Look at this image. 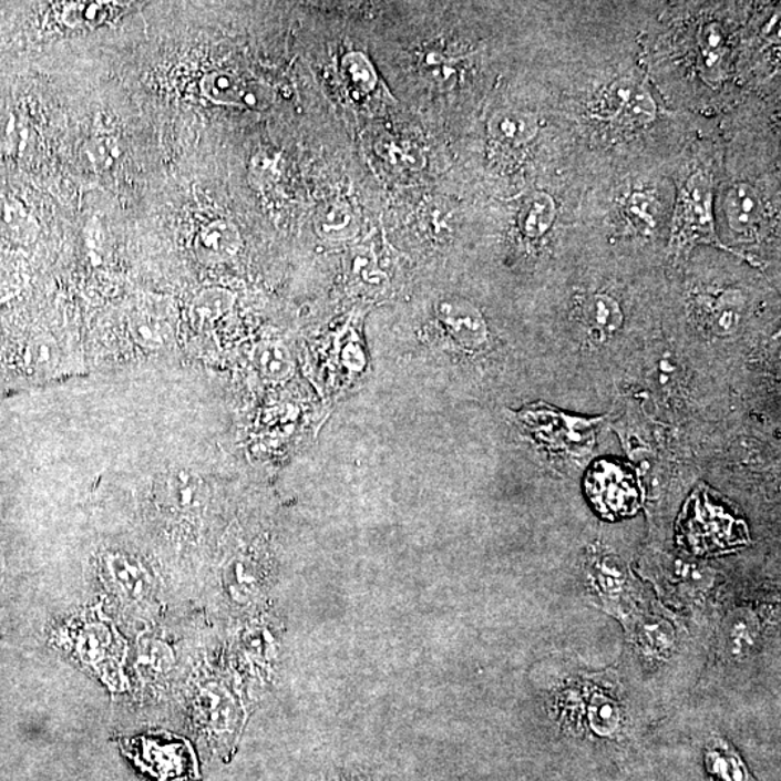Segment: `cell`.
<instances>
[{
  "instance_id": "cell-1",
  "label": "cell",
  "mask_w": 781,
  "mask_h": 781,
  "mask_svg": "<svg viewBox=\"0 0 781 781\" xmlns=\"http://www.w3.org/2000/svg\"><path fill=\"white\" fill-rule=\"evenodd\" d=\"M699 244L718 246L719 249L729 250L737 257L751 259L719 240L715 230L712 182L702 173L690 175L681 187L671 227L670 249L680 253Z\"/></svg>"
},
{
  "instance_id": "cell-2",
  "label": "cell",
  "mask_w": 781,
  "mask_h": 781,
  "mask_svg": "<svg viewBox=\"0 0 781 781\" xmlns=\"http://www.w3.org/2000/svg\"><path fill=\"white\" fill-rule=\"evenodd\" d=\"M681 538L696 553L722 552L747 539L742 521L733 518L707 494H696L686 506Z\"/></svg>"
},
{
  "instance_id": "cell-3",
  "label": "cell",
  "mask_w": 781,
  "mask_h": 781,
  "mask_svg": "<svg viewBox=\"0 0 781 781\" xmlns=\"http://www.w3.org/2000/svg\"><path fill=\"white\" fill-rule=\"evenodd\" d=\"M589 501L604 517L633 515L641 504V487L636 471L621 462H595L586 475Z\"/></svg>"
},
{
  "instance_id": "cell-4",
  "label": "cell",
  "mask_w": 781,
  "mask_h": 781,
  "mask_svg": "<svg viewBox=\"0 0 781 781\" xmlns=\"http://www.w3.org/2000/svg\"><path fill=\"white\" fill-rule=\"evenodd\" d=\"M435 316L448 333L461 347L477 349L487 340V326L480 309L463 298H443L435 306Z\"/></svg>"
},
{
  "instance_id": "cell-5",
  "label": "cell",
  "mask_w": 781,
  "mask_h": 781,
  "mask_svg": "<svg viewBox=\"0 0 781 781\" xmlns=\"http://www.w3.org/2000/svg\"><path fill=\"white\" fill-rule=\"evenodd\" d=\"M586 695L563 698L569 702L579 705V713L586 717L590 731L596 737L614 738L623 732L625 727V711L618 698H615L608 690L598 685H585Z\"/></svg>"
},
{
  "instance_id": "cell-6",
  "label": "cell",
  "mask_w": 781,
  "mask_h": 781,
  "mask_svg": "<svg viewBox=\"0 0 781 781\" xmlns=\"http://www.w3.org/2000/svg\"><path fill=\"white\" fill-rule=\"evenodd\" d=\"M106 575L111 588L126 603H145L153 595V575L140 558L112 553L106 557Z\"/></svg>"
},
{
  "instance_id": "cell-7",
  "label": "cell",
  "mask_w": 781,
  "mask_h": 781,
  "mask_svg": "<svg viewBox=\"0 0 781 781\" xmlns=\"http://www.w3.org/2000/svg\"><path fill=\"white\" fill-rule=\"evenodd\" d=\"M163 503L175 514H196L206 504V486L202 477L188 467L169 471L161 482Z\"/></svg>"
},
{
  "instance_id": "cell-8",
  "label": "cell",
  "mask_w": 781,
  "mask_h": 781,
  "mask_svg": "<svg viewBox=\"0 0 781 781\" xmlns=\"http://www.w3.org/2000/svg\"><path fill=\"white\" fill-rule=\"evenodd\" d=\"M723 212L729 227L736 234L752 238L763 224V203L750 184L738 183L729 188L723 198Z\"/></svg>"
},
{
  "instance_id": "cell-9",
  "label": "cell",
  "mask_w": 781,
  "mask_h": 781,
  "mask_svg": "<svg viewBox=\"0 0 781 781\" xmlns=\"http://www.w3.org/2000/svg\"><path fill=\"white\" fill-rule=\"evenodd\" d=\"M588 579L592 590L604 603L617 605L627 589L628 573L624 563L613 553L598 551L589 556Z\"/></svg>"
},
{
  "instance_id": "cell-10",
  "label": "cell",
  "mask_w": 781,
  "mask_h": 781,
  "mask_svg": "<svg viewBox=\"0 0 781 781\" xmlns=\"http://www.w3.org/2000/svg\"><path fill=\"white\" fill-rule=\"evenodd\" d=\"M760 640V621L751 610L729 614L721 631V647L732 660H744L756 650Z\"/></svg>"
},
{
  "instance_id": "cell-11",
  "label": "cell",
  "mask_w": 781,
  "mask_h": 781,
  "mask_svg": "<svg viewBox=\"0 0 781 781\" xmlns=\"http://www.w3.org/2000/svg\"><path fill=\"white\" fill-rule=\"evenodd\" d=\"M487 131L492 138L504 145L528 144L538 134V120L533 112L523 109H501L491 116Z\"/></svg>"
},
{
  "instance_id": "cell-12",
  "label": "cell",
  "mask_w": 781,
  "mask_h": 781,
  "mask_svg": "<svg viewBox=\"0 0 781 781\" xmlns=\"http://www.w3.org/2000/svg\"><path fill=\"white\" fill-rule=\"evenodd\" d=\"M705 767L709 781H754L740 752L722 737H713L705 747Z\"/></svg>"
},
{
  "instance_id": "cell-13",
  "label": "cell",
  "mask_w": 781,
  "mask_h": 781,
  "mask_svg": "<svg viewBox=\"0 0 781 781\" xmlns=\"http://www.w3.org/2000/svg\"><path fill=\"white\" fill-rule=\"evenodd\" d=\"M243 245L238 227L230 222L216 220L203 227L196 240L197 257L203 263L217 264L235 257Z\"/></svg>"
},
{
  "instance_id": "cell-14",
  "label": "cell",
  "mask_w": 781,
  "mask_h": 781,
  "mask_svg": "<svg viewBox=\"0 0 781 781\" xmlns=\"http://www.w3.org/2000/svg\"><path fill=\"white\" fill-rule=\"evenodd\" d=\"M315 230L329 243H347L359 232V219L352 206L345 201H331L317 208Z\"/></svg>"
},
{
  "instance_id": "cell-15",
  "label": "cell",
  "mask_w": 781,
  "mask_h": 781,
  "mask_svg": "<svg viewBox=\"0 0 781 781\" xmlns=\"http://www.w3.org/2000/svg\"><path fill=\"white\" fill-rule=\"evenodd\" d=\"M202 89L206 96L216 103L246 107H255L260 103L259 88H254L229 71L207 74L203 79Z\"/></svg>"
},
{
  "instance_id": "cell-16",
  "label": "cell",
  "mask_w": 781,
  "mask_h": 781,
  "mask_svg": "<svg viewBox=\"0 0 781 781\" xmlns=\"http://www.w3.org/2000/svg\"><path fill=\"white\" fill-rule=\"evenodd\" d=\"M580 317L592 338L604 342L617 333L624 323L621 307L615 298L607 295H594L580 306Z\"/></svg>"
},
{
  "instance_id": "cell-17",
  "label": "cell",
  "mask_w": 781,
  "mask_h": 781,
  "mask_svg": "<svg viewBox=\"0 0 781 781\" xmlns=\"http://www.w3.org/2000/svg\"><path fill=\"white\" fill-rule=\"evenodd\" d=\"M634 638L643 655L650 660L667 659L676 646L674 625L659 615L648 614L638 619Z\"/></svg>"
},
{
  "instance_id": "cell-18",
  "label": "cell",
  "mask_w": 781,
  "mask_h": 781,
  "mask_svg": "<svg viewBox=\"0 0 781 781\" xmlns=\"http://www.w3.org/2000/svg\"><path fill=\"white\" fill-rule=\"evenodd\" d=\"M744 298L741 292L729 290L712 301L707 312V326L711 333L729 336L740 328Z\"/></svg>"
},
{
  "instance_id": "cell-19",
  "label": "cell",
  "mask_w": 781,
  "mask_h": 781,
  "mask_svg": "<svg viewBox=\"0 0 781 781\" xmlns=\"http://www.w3.org/2000/svg\"><path fill=\"white\" fill-rule=\"evenodd\" d=\"M556 217V205L551 194L537 192L525 202L521 213V229L530 239L542 238L551 229Z\"/></svg>"
},
{
  "instance_id": "cell-20",
  "label": "cell",
  "mask_w": 781,
  "mask_h": 781,
  "mask_svg": "<svg viewBox=\"0 0 781 781\" xmlns=\"http://www.w3.org/2000/svg\"><path fill=\"white\" fill-rule=\"evenodd\" d=\"M254 362L260 376L269 381L287 380L291 376L292 368H295L290 352L277 343L260 345L255 350Z\"/></svg>"
},
{
  "instance_id": "cell-21",
  "label": "cell",
  "mask_w": 781,
  "mask_h": 781,
  "mask_svg": "<svg viewBox=\"0 0 781 781\" xmlns=\"http://www.w3.org/2000/svg\"><path fill=\"white\" fill-rule=\"evenodd\" d=\"M349 278L362 290L381 291L387 286V277L377 267L376 258L368 249L358 248L348 259Z\"/></svg>"
},
{
  "instance_id": "cell-22",
  "label": "cell",
  "mask_w": 781,
  "mask_h": 781,
  "mask_svg": "<svg viewBox=\"0 0 781 781\" xmlns=\"http://www.w3.org/2000/svg\"><path fill=\"white\" fill-rule=\"evenodd\" d=\"M112 646V637H109L107 629L102 625H88L78 629L75 650L82 660L92 667L101 665L106 659V652H111Z\"/></svg>"
},
{
  "instance_id": "cell-23",
  "label": "cell",
  "mask_w": 781,
  "mask_h": 781,
  "mask_svg": "<svg viewBox=\"0 0 781 781\" xmlns=\"http://www.w3.org/2000/svg\"><path fill=\"white\" fill-rule=\"evenodd\" d=\"M638 84L640 83L629 79H621L609 84L600 94L598 103H596V115L605 121H617L624 107L627 106L629 99L636 92Z\"/></svg>"
},
{
  "instance_id": "cell-24",
  "label": "cell",
  "mask_w": 781,
  "mask_h": 781,
  "mask_svg": "<svg viewBox=\"0 0 781 781\" xmlns=\"http://www.w3.org/2000/svg\"><path fill=\"white\" fill-rule=\"evenodd\" d=\"M342 70L343 78L347 79L349 86L359 90V92H371L376 88V70H373L371 61L362 52H349V54L345 55Z\"/></svg>"
},
{
  "instance_id": "cell-25",
  "label": "cell",
  "mask_w": 781,
  "mask_h": 781,
  "mask_svg": "<svg viewBox=\"0 0 781 781\" xmlns=\"http://www.w3.org/2000/svg\"><path fill=\"white\" fill-rule=\"evenodd\" d=\"M657 106L655 99L651 97L650 92L644 86V84H638L636 92H634L633 97L629 99L627 106L624 107L621 115H619L617 122H621L623 125H647L656 120Z\"/></svg>"
},
{
  "instance_id": "cell-26",
  "label": "cell",
  "mask_w": 781,
  "mask_h": 781,
  "mask_svg": "<svg viewBox=\"0 0 781 781\" xmlns=\"http://www.w3.org/2000/svg\"><path fill=\"white\" fill-rule=\"evenodd\" d=\"M234 295L224 288H210L196 298L193 310L198 320L213 321L226 315L234 306Z\"/></svg>"
},
{
  "instance_id": "cell-27",
  "label": "cell",
  "mask_w": 781,
  "mask_h": 781,
  "mask_svg": "<svg viewBox=\"0 0 781 781\" xmlns=\"http://www.w3.org/2000/svg\"><path fill=\"white\" fill-rule=\"evenodd\" d=\"M64 18L71 25L93 27L102 23L104 19L111 17L112 3L83 2L65 4Z\"/></svg>"
},
{
  "instance_id": "cell-28",
  "label": "cell",
  "mask_w": 781,
  "mask_h": 781,
  "mask_svg": "<svg viewBox=\"0 0 781 781\" xmlns=\"http://www.w3.org/2000/svg\"><path fill=\"white\" fill-rule=\"evenodd\" d=\"M136 342L145 348H161L168 343L172 329L164 321L156 319H136L131 326Z\"/></svg>"
},
{
  "instance_id": "cell-29",
  "label": "cell",
  "mask_w": 781,
  "mask_h": 781,
  "mask_svg": "<svg viewBox=\"0 0 781 781\" xmlns=\"http://www.w3.org/2000/svg\"><path fill=\"white\" fill-rule=\"evenodd\" d=\"M28 363L38 372H50L56 367L60 350L54 339L42 338L35 340L28 350Z\"/></svg>"
},
{
  "instance_id": "cell-30",
  "label": "cell",
  "mask_w": 781,
  "mask_h": 781,
  "mask_svg": "<svg viewBox=\"0 0 781 781\" xmlns=\"http://www.w3.org/2000/svg\"><path fill=\"white\" fill-rule=\"evenodd\" d=\"M650 198L643 193L633 194L628 201L629 216L644 227H655V217L650 210Z\"/></svg>"
}]
</instances>
